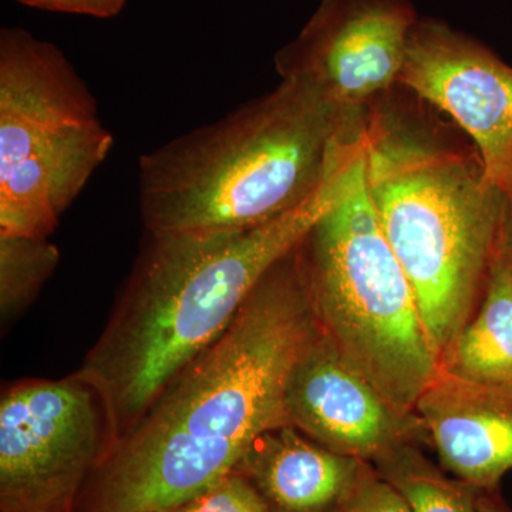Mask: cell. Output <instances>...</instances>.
<instances>
[{
  "label": "cell",
  "instance_id": "cell-1",
  "mask_svg": "<svg viewBox=\"0 0 512 512\" xmlns=\"http://www.w3.org/2000/svg\"><path fill=\"white\" fill-rule=\"evenodd\" d=\"M299 245L117 439L73 512H171L234 473L259 436L288 426L289 379L322 333Z\"/></svg>",
  "mask_w": 512,
  "mask_h": 512
},
{
  "label": "cell",
  "instance_id": "cell-2",
  "mask_svg": "<svg viewBox=\"0 0 512 512\" xmlns=\"http://www.w3.org/2000/svg\"><path fill=\"white\" fill-rule=\"evenodd\" d=\"M353 148L295 210L241 231L151 232L106 328L77 372L99 390L116 441L158 393L232 325L249 295L352 183Z\"/></svg>",
  "mask_w": 512,
  "mask_h": 512
},
{
  "label": "cell",
  "instance_id": "cell-3",
  "mask_svg": "<svg viewBox=\"0 0 512 512\" xmlns=\"http://www.w3.org/2000/svg\"><path fill=\"white\" fill-rule=\"evenodd\" d=\"M402 86L363 124L365 183L440 357L473 318L500 244L507 197L471 141L451 134Z\"/></svg>",
  "mask_w": 512,
  "mask_h": 512
},
{
  "label": "cell",
  "instance_id": "cell-4",
  "mask_svg": "<svg viewBox=\"0 0 512 512\" xmlns=\"http://www.w3.org/2000/svg\"><path fill=\"white\" fill-rule=\"evenodd\" d=\"M365 113L336 109L305 84L281 80L140 158L144 229L241 231L295 210L362 136Z\"/></svg>",
  "mask_w": 512,
  "mask_h": 512
},
{
  "label": "cell",
  "instance_id": "cell-5",
  "mask_svg": "<svg viewBox=\"0 0 512 512\" xmlns=\"http://www.w3.org/2000/svg\"><path fill=\"white\" fill-rule=\"evenodd\" d=\"M323 335L400 413L412 414L441 357L416 293L384 237L365 183V154L342 200L299 245Z\"/></svg>",
  "mask_w": 512,
  "mask_h": 512
},
{
  "label": "cell",
  "instance_id": "cell-6",
  "mask_svg": "<svg viewBox=\"0 0 512 512\" xmlns=\"http://www.w3.org/2000/svg\"><path fill=\"white\" fill-rule=\"evenodd\" d=\"M114 138L83 77L52 42L0 30V235L50 238Z\"/></svg>",
  "mask_w": 512,
  "mask_h": 512
},
{
  "label": "cell",
  "instance_id": "cell-7",
  "mask_svg": "<svg viewBox=\"0 0 512 512\" xmlns=\"http://www.w3.org/2000/svg\"><path fill=\"white\" fill-rule=\"evenodd\" d=\"M116 443L99 390L79 372L0 394V511L73 512Z\"/></svg>",
  "mask_w": 512,
  "mask_h": 512
},
{
  "label": "cell",
  "instance_id": "cell-8",
  "mask_svg": "<svg viewBox=\"0 0 512 512\" xmlns=\"http://www.w3.org/2000/svg\"><path fill=\"white\" fill-rule=\"evenodd\" d=\"M419 19L413 0H320L298 36L276 53V72L336 109L363 113L399 86Z\"/></svg>",
  "mask_w": 512,
  "mask_h": 512
},
{
  "label": "cell",
  "instance_id": "cell-9",
  "mask_svg": "<svg viewBox=\"0 0 512 512\" xmlns=\"http://www.w3.org/2000/svg\"><path fill=\"white\" fill-rule=\"evenodd\" d=\"M399 86L453 124L476 147L488 181L512 192V66L446 20L414 26Z\"/></svg>",
  "mask_w": 512,
  "mask_h": 512
},
{
  "label": "cell",
  "instance_id": "cell-10",
  "mask_svg": "<svg viewBox=\"0 0 512 512\" xmlns=\"http://www.w3.org/2000/svg\"><path fill=\"white\" fill-rule=\"evenodd\" d=\"M286 413L315 443L366 463L424 433L417 414L394 409L323 332L293 369Z\"/></svg>",
  "mask_w": 512,
  "mask_h": 512
},
{
  "label": "cell",
  "instance_id": "cell-11",
  "mask_svg": "<svg viewBox=\"0 0 512 512\" xmlns=\"http://www.w3.org/2000/svg\"><path fill=\"white\" fill-rule=\"evenodd\" d=\"M414 413L441 464L477 490H495L512 470V390L440 370Z\"/></svg>",
  "mask_w": 512,
  "mask_h": 512
},
{
  "label": "cell",
  "instance_id": "cell-12",
  "mask_svg": "<svg viewBox=\"0 0 512 512\" xmlns=\"http://www.w3.org/2000/svg\"><path fill=\"white\" fill-rule=\"evenodd\" d=\"M367 466L293 426L259 436L237 467L271 512H336Z\"/></svg>",
  "mask_w": 512,
  "mask_h": 512
},
{
  "label": "cell",
  "instance_id": "cell-13",
  "mask_svg": "<svg viewBox=\"0 0 512 512\" xmlns=\"http://www.w3.org/2000/svg\"><path fill=\"white\" fill-rule=\"evenodd\" d=\"M441 370L467 382L512 390V265L498 251L483 299L441 356Z\"/></svg>",
  "mask_w": 512,
  "mask_h": 512
},
{
  "label": "cell",
  "instance_id": "cell-14",
  "mask_svg": "<svg viewBox=\"0 0 512 512\" xmlns=\"http://www.w3.org/2000/svg\"><path fill=\"white\" fill-rule=\"evenodd\" d=\"M373 464L376 473L402 495L412 512H478L480 490L444 476L420 453L414 441L390 448Z\"/></svg>",
  "mask_w": 512,
  "mask_h": 512
},
{
  "label": "cell",
  "instance_id": "cell-15",
  "mask_svg": "<svg viewBox=\"0 0 512 512\" xmlns=\"http://www.w3.org/2000/svg\"><path fill=\"white\" fill-rule=\"evenodd\" d=\"M60 261L49 238L0 235V319L8 330L39 295Z\"/></svg>",
  "mask_w": 512,
  "mask_h": 512
},
{
  "label": "cell",
  "instance_id": "cell-16",
  "mask_svg": "<svg viewBox=\"0 0 512 512\" xmlns=\"http://www.w3.org/2000/svg\"><path fill=\"white\" fill-rule=\"evenodd\" d=\"M171 512H271L262 495L238 471Z\"/></svg>",
  "mask_w": 512,
  "mask_h": 512
},
{
  "label": "cell",
  "instance_id": "cell-17",
  "mask_svg": "<svg viewBox=\"0 0 512 512\" xmlns=\"http://www.w3.org/2000/svg\"><path fill=\"white\" fill-rule=\"evenodd\" d=\"M336 512H412L402 495L367 464L365 471Z\"/></svg>",
  "mask_w": 512,
  "mask_h": 512
},
{
  "label": "cell",
  "instance_id": "cell-18",
  "mask_svg": "<svg viewBox=\"0 0 512 512\" xmlns=\"http://www.w3.org/2000/svg\"><path fill=\"white\" fill-rule=\"evenodd\" d=\"M30 8L70 13L90 18L110 19L119 15L127 0H16Z\"/></svg>",
  "mask_w": 512,
  "mask_h": 512
},
{
  "label": "cell",
  "instance_id": "cell-19",
  "mask_svg": "<svg viewBox=\"0 0 512 512\" xmlns=\"http://www.w3.org/2000/svg\"><path fill=\"white\" fill-rule=\"evenodd\" d=\"M498 254L503 255L512 265V192L505 200L503 227H501Z\"/></svg>",
  "mask_w": 512,
  "mask_h": 512
},
{
  "label": "cell",
  "instance_id": "cell-20",
  "mask_svg": "<svg viewBox=\"0 0 512 512\" xmlns=\"http://www.w3.org/2000/svg\"><path fill=\"white\" fill-rule=\"evenodd\" d=\"M478 512H512L510 505L505 503L495 490L480 491L478 494Z\"/></svg>",
  "mask_w": 512,
  "mask_h": 512
}]
</instances>
